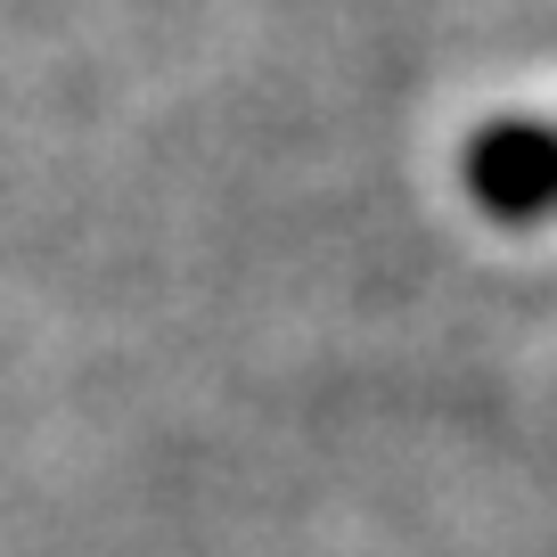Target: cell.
Returning <instances> with one entry per match:
<instances>
[{
    "instance_id": "1",
    "label": "cell",
    "mask_w": 557,
    "mask_h": 557,
    "mask_svg": "<svg viewBox=\"0 0 557 557\" xmlns=\"http://www.w3.org/2000/svg\"><path fill=\"white\" fill-rule=\"evenodd\" d=\"M459 181H468V197L492 222L557 213V123H524V115L484 123L468 139V157H459Z\"/></svg>"
}]
</instances>
